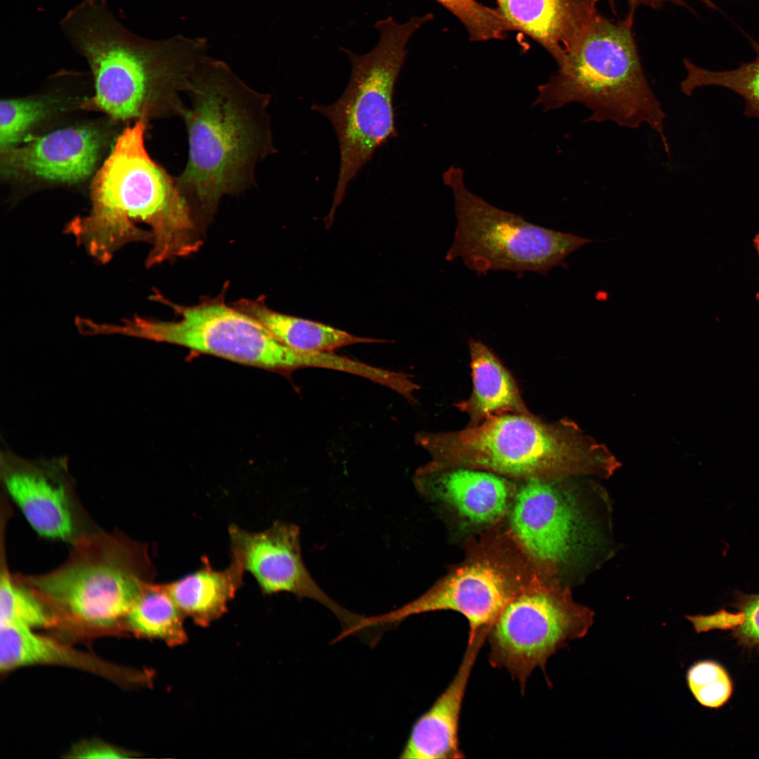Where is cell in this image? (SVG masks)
<instances>
[{
    "instance_id": "1",
    "label": "cell",
    "mask_w": 759,
    "mask_h": 759,
    "mask_svg": "<svg viewBox=\"0 0 759 759\" xmlns=\"http://www.w3.org/2000/svg\"><path fill=\"white\" fill-rule=\"evenodd\" d=\"M147 121L119 136L91 186V209L65 231L96 261H110L133 242H150L148 267L195 252L200 241L194 214L175 181L148 153Z\"/></svg>"
},
{
    "instance_id": "2",
    "label": "cell",
    "mask_w": 759,
    "mask_h": 759,
    "mask_svg": "<svg viewBox=\"0 0 759 759\" xmlns=\"http://www.w3.org/2000/svg\"><path fill=\"white\" fill-rule=\"evenodd\" d=\"M60 25L93 77L95 93L83 108L120 121L181 116L182 96L207 55V39L142 38L116 20L105 0L83 1Z\"/></svg>"
},
{
    "instance_id": "3",
    "label": "cell",
    "mask_w": 759,
    "mask_h": 759,
    "mask_svg": "<svg viewBox=\"0 0 759 759\" xmlns=\"http://www.w3.org/2000/svg\"><path fill=\"white\" fill-rule=\"evenodd\" d=\"M181 116L188 155L176 186L193 214L209 215L225 195L244 190L259 164L276 153L268 106L271 96L254 90L225 62L205 56L186 90Z\"/></svg>"
},
{
    "instance_id": "4",
    "label": "cell",
    "mask_w": 759,
    "mask_h": 759,
    "mask_svg": "<svg viewBox=\"0 0 759 759\" xmlns=\"http://www.w3.org/2000/svg\"><path fill=\"white\" fill-rule=\"evenodd\" d=\"M416 444L438 469L467 467L503 476L555 481L611 476L621 466L606 446L573 421L547 423L530 413H504L455 432H419Z\"/></svg>"
},
{
    "instance_id": "5",
    "label": "cell",
    "mask_w": 759,
    "mask_h": 759,
    "mask_svg": "<svg viewBox=\"0 0 759 759\" xmlns=\"http://www.w3.org/2000/svg\"><path fill=\"white\" fill-rule=\"evenodd\" d=\"M634 15L628 11L615 21L599 13L556 61L557 73L538 86L533 105L549 111L580 103L592 112L586 122L611 121L632 129L648 124L668 153L666 115L643 71Z\"/></svg>"
},
{
    "instance_id": "6",
    "label": "cell",
    "mask_w": 759,
    "mask_h": 759,
    "mask_svg": "<svg viewBox=\"0 0 759 759\" xmlns=\"http://www.w3.org/2000/svg\"><path fill=\"white\" fill-rule=\"evenodd\" d=\"M433 15L413 17L399 24L391 17L377 21L380 37L368 53L356 55L343 49L351 64L348 84L333 103H313L311 108L331 123L339 148V168L332 205V220L347 187L375 150L397 136L394 110L396 82L405 63L411 36Z\"/></svg>"
},
{
    "instance_id": "7",
    "label": "cell",
    "mask_w": 759,
    "mask_h": 759,
    "mask_svg": "<svg viewBox=\"0 0 759 759\" xmlns=\"http://www.w3.org/2000/svg\"><path fill=\"white\" fill-rule=\"evenodd\" d=\"M22 576L56 616L109 628L125 619L156 571L146 543L100 529L72 544L54 570Z\"/></svg>"
},
{
    "instance_id": "8",
    "label": "cell",
    "mask_w": 759,
    "mask_h": 759,
    "mask_svg": "<svg viewBox=\"0 0 759 759\" xmlns=\"http://www.w3.org/2000/svg\"><path fill=\"white\" fill-rule=\"evenodd\" d=\"M454 199L456 226L445 259H460L478 275L509 271L546 275L553 268H567L566 258L593 240L528 222L502 210L470 191L464 171L451 165L443 174Z\"/></svg>"
},
{
    "instance_id": "9",
    "label": "cell",
    "mask_w": 759,
    "mask_h": 759,
    "mask_svg": "<svg viewBox=\"0 0 759 759\" xmlns=\"http://www.w3.org/2000/svg\"><path fill=\"white\" fill-rule=\"evenodd\" d=\"M179 318L160 320L134 316L119 324L100 323L99 335H119L178 344L236 363L275 371L302 368L304 353L278 341L260 322L219 299L181 306L156 294Z\"/></svg>"
},
{
    "instance_id": "10",
    "label": "cell",
    "mask_w": 759,
    "mask_h": 759,
    "mask_svg": "<svg viewBox=\"0 0 759 759\" xmlns=\"http://www.w3.org/2000/svg\"><path fill=\"white\" fill-rule=\"evenodd\" d=\"M593 622L594 612L576 602L569 588L527 587L505 604L490 628V663L507 669L524 692L532 671L545 670L547 659L568 642L584 637Z\"/></svg>"
},
{
    "instance_id": "11",
    "label": "cell",
    "mask_w": 759,
    "mask_h": 759,
    "mask_svg": "<svg viewBox=\"0 0 759 759\" xmlns=\"http://www.w3.org/2000/svg\"><path fill=\"white\" fill-rule=\"evenodd\" d=\"M67 456L27 459L10 449L0 453L4 494L41 536L72 545L100 530L82 504Z\"/></svg>"
},
{
    "instance_id": "12",
    "label": "cell",
    "mask_w": 759,
    "mask_h": 759,
    "mask_svg": "<svg viewBox=\"0 0 759 759\" xmlns=\"http://www.w3.org/2000/svg\"><path fill=\"white\" fill-rule=\"evenodd\" d=\"M230 556L257 581L263 594L291 593L316 601L332 611L350 633L362 616L338 604L318 585L302 559L299 527L279 521L259 532L228 528Z\"/></svg>"
},
{
    "instance_id": "13",
    "label": "cell",
    "mask_w": 759,
    "mask_h": 759,
    "mask_svg": "<svg viewBox=\"0 0 759 759\" xmlns=\"http://www.w3.org/2000/svg\"><path fill=\"white\" fill-rule=\"evenodd\" d=\"M554 481L526 479L511 515L519 541L551 569L586 555L593 535L581 508Z\"/></svg>"
},
{
    "instance_id": "14",
    "label": "cell",
    "mask_w": 759,
    "mask_h": 759,
    "mask_svg": "<svg viewBox=\"0 0 759 759\" xmlns=\"http://www.w3.org/2000/svg\"><path fill=\"white\" fill-rule=\"evenodd\" d=\"M519 578L498 562L479 559L457 569L415 599L386 614L363 616V629L395 625L410 616L442 610L463 615L469 637L491 628L505 604L526 588Z\"/></svg>"
},
{
    "instance_id": "15",
    "label": "cell",
    "mask_w": 759,
    "mask_h": 759,
    "mask_svg": "<svg viewBox=\"0 0 759 759\" xmlns=\"http://www.w3.org/2000/svg\"><path fill=\"white\" fill-rule=\"evenodd\" d=\"M96 126L65 127L1 151V174L8 179L76 184L94 172L104 145Z\"/></svg>"
},
{
    "instance_id": "16",
    "label": "cell",
    "mask_w": 759,
    "mask_h": 759,
    "mask_svg": "<svg viewBox=\"0 0 759 759\" xmlns=\"http://www.w3.org/2000/svg\"><path fill=\"white\" fill-rule=\"evenodd\" d=\"M490 628L469 637L461 664L453 679L432 706L413 724L401 752L403 759L464 758L459 743V720L467 682Z\"/></svg>"
},
{
    "instance_id": "17",
    "label": "cell",
    "mask_w": 759,
    "mask_h": 759,
    "mask_svg": "<svg viewBox=\"0 0 759 759\" xmlns=\"http://www.w3.org/2000/svg\"><path fill=\"white\" fill-rule=\"evenodd\" d=\"M512 31L521 32L557 61L599 14L600 0H495Z\"/></svg>"
},
{
    "instance_id": "18",
    "label": "cell",
    "mask_w": 759,
    "mask_h": 759,
    "mask_svg": "<svg viewBox=\"0 0 759 759\" xmlns=\"http://www.w3.org/2000/svg\"><path fill=\"white\" fill-rule=\"evenodd\" d=\"M424 493H434L463 517L476 524L494 521L505 510L510 485L505 476L467 467L432 469L424 466L414 477Z\"/></svg>"
},
{
    "instance_id": "19",
    "label": "cell",
    "mask_w": 759,
    "mask_h": 759,
    "mask_svg": "<svg viewBox=\"0 0 759 759\" xmlns=\"http://www.w3.org/2000/svg\"><path fill=\"white\" fill-rule=\"evenodd\" d=\"M472 380L469 396L455 403L469 417L467 426L504 413H530L518 385L493 351L479 340L469 341Z\"/></svg>"
},
{
    "instance_id": "20",
    "label": "cell",
    "mask_w": 759,
    "mask_h": 759,
    "mask_svg": "<svg viewBox=\"0 0 759 759\" xmlns=\"http://www.w3.org/2000/svg\"><path fill=\"white\" fill-rule=\"evenodd\" d=\"M245 572L233 557L228 566L222 570L215 569L207 557H202L196 571L166 585L185 618L205 627L227 611L228 603L243 584Z\"/></svg>"
},
{
    "instance_id": "21",
    "label": "cell",
    "mask_w": 759,
    "mask_h": 759,
    "mask_svg": "<svg viewBox=\"0 0 759 759\" xmlns=\"http://www.w3.org/2000/svg\"><path fill=\"white\" fill-rule=\"evenodd\" d=\"M234 306L260 322L278 341L301 352L327 353L352 344L387 342L278 313L268 308L262 299H242Z\"/></svg>"
},
{
    "instance_id": "22",
    "label": "cell",
    "mask_w": 759,
    "mask_h": 759,
    "mask_svg": "<svg viewBox=\"0 0 759 759\" xmlns=\"http://www.w3.org/2000/svg\"><path fill=\"white\" fill-rule=\"evenodd\" d=\"M181 613L166 583L148 584L129 609L125 621L136 634L176 647L187 640Z\"/></svg>"
},
{
    "instance_id": "23",
    "label": "cell",
    "mask_w": 759,
    "mask_h": 759,
    "mask_svg": "<svg viewBox=\"0 0 759 759\" xmlns=\"http://www.w3.org/2000/svg\"><path fill=\"white\" fill-rule=\"evenodd\" d=\"M0 571V626L31 629L47 627L57 616L25 581L22 574L11 575L6 554L5 532H1Z\"/></svg>"
},
{
    "instance_id": "24",
    "label": "cell",
    "mask_w": 759,
    "mask_h": 759,
    "mask_svg": "<svg viewBox=\"0 0 759 759\" xmlns=\"http://www.w3.org/2000/svg\"><path fill=\"white\" fill-rule=\"evenodd\" d=\"M79 654L33 629L0 626V669L7 672L35 664L79 665Z\"/></svg>"
},
{
    "instance_id": "25",
    "label": "cell",
    "mask_w": 759,
    "mask_h": 759,
    "mask_svg": "<svg viewBox=\"0 0 759 759\" xmlns=\"http://www.w3.org/2000/svg\"><path fill=\"white\" fill-rule=\"evenodd\" d=\"M756 53L755 58L733 70L712 71L697 66L689 59L684 60L686 77L680 83V91L691 96L702 86H717L731 90L745 102L744 114L747 117L759 118V43L749 38Z\"/></svg>"
},
{
    "instance_id": "26",
    "label": "cell",
    "mask_w": 759,
    "mask_h": 759,
    "mask_svg": "<svg viewBox=\"0 0 759 759\" xmlns=\"http://www.w3.org/2000/svg\"><path fill=\"white\" fill-rule=\"evenodd\" d=\"M734 612L726 611L708 616H687L697 632L713 629L732 630L738 644L748 649H759V594L734 592Z\"/></svg>"
},
{
    "instance_id": "27",
    "label": "cell",
    "mask_w": 759,
    "mask_h": 759,
    "mask_svg": "<svg viewBox=\"0 0 759 759\" xmlns=\"http://www.w3.org/2000/svg\"><path fill=\"white\" fill-rule=\"evenodd\" d=\"M55 103L45 97L1 100V151L18 145L32 127L53 111Z\"/></svg>"
},
{
    "instance_id": "28",
    "label": "cell",
    "mask_w": 759,
    "mask_h": 759,
    "mask_svg": "<svg viewBox=\"0 0 759 759\" xmlns=\"http://www.w3.org/2000/svg\"><path fill=\"white\" fill-rule=\"evenodd\" d=\"M456 17L466 28L470 40L503 39L512 31L500 10L476 0H435Z\"/></svg>"
},
{
    "instance_id": "29",
    "label": "cell",
    "mask_w": 759,
    "mask_h": 759,
    "mask_svg": "<svg viewBox=\"0 0 759 759\" xmlns=\"http://www.w3.org/2000/svg\"><path fill=\"white\" fill-rule=\"evenodd\" d=\"M688 687L696 700L702 706L718 708L730 699L733 685L727 670L713 661H701L693 664L687 673Z\"/></svg>"
},
{
    "instance_id": "30",
    "label": "cell",
    "mask_w": 759,
    "mask_h": 759,
    "mask_svg": "<svg viewBox=\"0 0 759 759\" xmlns=\"http://www.w3.org/2000/svg\"><path fill=\"white\" fill-rule=\"evenodd\" d=\"M69 758H123L129 753L104 742L91 741L78 744L70 752Z\"/></svg>"
},
{
    "instance_id": "31",
    "label": "cell",
    "mask_w": 759,
    "mask_h": 759,
    "mask_svg": "<svg viewBox=\"0 0 759 759\" xmlns=\"http://www.w3.org/2000/svg\"><path fill=\"white\" fill-rule=\"evenodd\" d=\"M609 6H611L613 12L615 13V0H606ZM630 11L635 12L637 7L640 6H649L653 8H659L664 4L667 2H671L677 6L687 7L684 0H626ZM703 2L706 6L712 9H716L717 7L712 0H699Z\"/></svg>"
},
{
    "instance_id": "32",
    "label": "cell",
    "mask_w": 759,
    "mask_h": 759,
    "mask_svg": "<svg viewBox=\"0 0 759 759\" xmlns=\"http://www.w3.org/2000/svg\"><path fill=\"white\" fill-rule=\"evenodd\" d=\"M753 247H754V248H755V251L757 252V254H758V261H759V233H757V234L755 235V236L753 238ZM755 299L758 301H759V292H758L756 293V294H755Z\"/></svg>"
}]
</instances>
